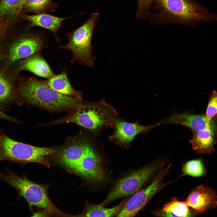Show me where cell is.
Wrapping results in <instances>:
<instances>
[{"instance_id":"obj_20","label":"cell","mask_w":217,"mask_h":217,"mask_svg":"<svg viewBox=\"0 0 217 217\" xmlns=\"http://www.w3.org/2000/svg\"><path fill=\"white\" fill-rule=\"evenodd\" d=\"M26 0H1L0 18L13 26L17 22Z\"/></svg>"},{"instance_id":"obj_21","label":"cell","mask_w":217,"mask_h":217,"mask_svg":"<svg viewBox=\"0 0 217 217\" xmlns=\"http://www.w3.org/2000/svg\"><path fill=\"white\" fill-rule=\"evenodd\" d=\"M156 213L159 216L165 217H190L192 215L184 202L179 201L175 197L164 204L159 212Z\"/></svg>"},{"instance_id":"obj_30","label":"cell","mask_w":217,"mask_h":217,"mask_svg":"<svg viewBox=\"0 0 217 217\" xmlns=\"http://www.w3.org/2000/svg\"></svg>"},{"instance_id":"obj_27","label":"cell","mask_w":217,"mask_h":217,"mask_svg":"<svg viewBox=\"0 0 217 217\" xmlns=\"http://www.w3.org/2000/svg\"><path fill=\"white\" fill-rule=\"evenodd\" d=\"M12 26L9 21L0 18V37L6 35Z\"/></svg>"},{"instance_id":"obj_15","label":"cell","mask_w":217,"mask_h":217,"mask_svg":"<svg viewBox=\"0 0 217 217\" xmlns=\"http://www.w3.org/2000/svg\"><path fill=\"white\" fill-rule=\"evenodd\" d=\"M20 18L29 22V27H39L50 31L55 36L56 41L58 42L59 39L56 32L61 27L63 22L68 18L59 17L45 13L32 15L21 13Z\"/></svg>"},{"instance_id":"obj_11","label":"cell","mask_w":217,"mask_h":217,"mask_svg":"<svg viewBox=\"0 0 217 217\" xmlns=\"http://www.w3.org/2000/svg\"><path fill=\"white\" fill-rule=\"evenodd\" d=\"M161 123L144 126L137 123L128 122L118 118L113 127L114 132L109 139L120 146L127 149L137 136L149 131Z\"/></svg>"},{"instance_id":"obj_16","label":"cell","mask_w":217,"mask_h":217,"mask_svg":"<svg viewBox=\"0 0 217 217\" xmlns=\"http://www.w3.org/2000/svg\"><path fill=\"white\" fill-rule=\"evenodd\" d=\"M18 69L20 71H30L47 79L55 75L47 62L38 52L21 61Z\"/></svg>"},{"instance_id":"obj_22","label":"cell","mask_w":217,"mask_h":217,"mask_svg":"<svg viewBox=\"0 0 217 217\" xmlns=\"http://www.w3.org/2000/svg\"><path fill=\"white\" fill-rule=\"evenodd\" d=\"M56 6L51 0H26L21 13L32 12L38 14L52 11Z\"/></svg>"},{"instance_id":"obj_25","label":"cell","mask_w":217,"mask_h":217,"mask_svg":"<svg viewBox=\"0 0 217 217\" xmlns=\"http://www.w3.org/2000/svg\"><path fill=\"white\" fill-rule=\"evenodd\" d=\"M156 0H138L136 17L142 19L147 17L152 5Z\"/></svg>"},{"instance_id":"obj_26","label":"cell","mask_w":217,"mask_h":217,"mask_svg":"<svg viewBox=\"0 0 217 217\" xmlns=\"http://www.w3.org/2000/svg\"><path fill=\"white\" fill-rule=\"evenodd\" d=\"M217 115V92L213 90L209 99L207 106L206 116L211 120Z\"/></svg>"},{"instance_id":"obj_24","label":"cell","mask_w":217,"mask_h":217,"mask_svg":"<svg viewBox=\"0 0 217 217\" xmlns=\"http://www.w3.org/2000/svg\"><path fill=\"white\" fill-rule=\"evenodd\" d=\"M182 170L184 175H188L194 177L203 176L207 173L203 162L200 159L187 162L184 165Z\"/></svg>"},{"instance_id":"obj_2","label":"cell","mask_w":217,"mask_h":217,"mask_svg":"<svg viewBox=\"0 0 217 217\" xmlns=\"http://www.w3.org/2000/svg\"><path fill=\"white\" fill-rule=\"evenodd\" d=\"M17 93L24 101L50 111L74 109L82 102L54 90L34 77L22 79Z\"/></svg>"},{"instance_id":"obj_19","label":"cell","mask_w":217,"mask_h":217,"mask_svg":"<svg viewBox=\"0 0 217 217\" xmlns=\"http://www.w3.org/2000/svg\"><path fill=\"white\" fill-rule=\"evenodd\" d=\"M128 198L124 200L118 204L111 208L105 207L104 201L98 205L86 202L84 210L77 216L113 217L117 216L121 211Z\"/></svg>"},{"instance_id":"obj_28","label":"cell","mask_w":217,"mask_h":217,"mask_svg":"<svg viewBox=\"0 0 217 217\" xmlns=\"http://www.w3.org/2000/svg\"><path fill=\"white\" fill-rule=\"evenodd\" d=\"M0 119H4L12 122H15V119L12 117L2 112L0 109Z\"/></svg>"},{"instance_id":"obj_7","label":"cell","mask_w":217,"mask_h":217,"mask_svg":"<svg viewBox=\"0 0 217 217\" xmlns=\"http://www.w3.org/2000/svg\"><path fill=\"white\" fill-rule=\"evenodd\" d=\"M153 163L144 167L118 180L104 200L105 205L133 194L153 176L162 164Z\"/></svg>"},{"instance_id":"obj_18","label":"cell","mask_w":217,"mask_h":217,"mask_svg":"<svg viewBox=\"0 0 217 217\" xmlns=\"http://www.w3.org/2000/svg\"><path fill=\"white\" fill-rule=\"evenodd\" d=\"M193 137L190 140L193 149L198 154H209L215 151L214 133L209 129L192 131Z\"/></svg>"},{"instance_id":"obj_10","label":"cell","mask_w":217,"mask_h":217,"mask_svg":"<svg viewBox=\"0 0 217 217\" xmlns=\"http://www.w3.org/2000/svg\"><path fill=\"white\" fill-rule=\"evenodd\" d=\"M46 46L45 39L38 34L29 33L23 35L11 45L9 50V61L13 62L24 59L38 52Z\"/></svg>"},{"instance_id":"obj_6","label":"cell","mask_w":217,"mask_h":217,"mask_svg":"<svg viewBox=\"0 0 217 217\" xmlns=\"http://www.w3.org/2000/svg\"><path fill=\"white\" fill-rule=\"evenodd\" d=\"M99 17L98 13L92 14L83 24L68 34V42L66 45L59 47L71 52V62H77L83 66H92L96 58L93 55L92 37Z\"/></svg>"},{"instance_id":"obj_17","label":"cell","mask_w":217,"mask_h":217,"mask_svg":"<svg viewBox=\"0 0 217 217\" xmlns=\"http://www.w3.org/2000/svg\"><path fill=\"white\" fill-rule=\"evenodd\" d=\"M42 82L54 90L63 94L74 97L81 101L82 92L74 89L68 78L67 70L64 69L60 73L55 74Z\"/></svg>"},{"instance_id":"obj_14","label":"cell","mask_w":217,"mask_h":217,"mask_svg":"<svg viewBox=\"0 0 217 217\" xmlns=\"http://www.w3.org/2000/svg\"><path fill=\"white\" fill-rule=\"evenodd\" d=\"M162 123L182 125L193 131L209 129L215 133L217 130V127L212 119L209 120L205 115L176 114L164 119Z\"/></svg>"},{"instance_id":"obj_8","label":"cell","mask_w":217,"mask_h":217,"mask_svg":"<svg viewBox=\"0 0 217 217\" xmlns=\"http://www.w3.org/2000/svg\"><path fill=\"white\" fill-rule=\"evenodd\" d=\"M163 165V163L162 164L159 172L148 186L138 191L127 200L122 209L116 216H135L154 195L166 185L175 181L163 182V180L169 173L171 164L168 165L164 168Z\"/></svg>"},{"instance_id":"obj_3","label":"cell","mask_w":217,"mask_h":217,"mask_svg":"<svg viewBox=\"0 0 217 217\" xmlns=\"http://www.w3.org/2000/svg\"><path fill=\"white\" fill-rule=\"evenodd\" d=\"M70 115L54 123H74L97 134L104 128H113L118 113L112 106L103 99L95 102H82Z\"/></svg>"},{"instance_id":"obj_5","label":"cell","mask_w":217,"mask_h":217,"mask_svg":"<svg viewBox=\"0 0 217 217\" xmlns=\"http://www.w3.org/2000/svg\"><path fill=\"white\" fill-rule=\"evenodd\" d=\"M50 148L33 146L10 138L0 130V162L8 161L21 164L39 163L49 167L46 157L55 152Z\"/></svg>"},{"instance_id":"obj_23","label":"cell","mask_w":217,"mask_h":217,"mask_svg":"<svg viewBox=\"0 0 217 217\" xmlns=\"http://www.w3.org/2000/svg\"><path fill=\"white\" fill-rule=\"evenodd\" d=\"M12 86L0 74V109L5 110L12 105L15 98Z\"/></svg>"},{"instance_id":"obj_4","label":"cell","mask_w":217,"mask_h":217,"mask_svg":"<svg viewBox=\"0 0 217 217\" xmlns=\"http://www.w3.org/2000/svg\"><path fill=\"white\" fill-rule=\"evenodd\" d=\"M0 179L14 187L27 201L31 209H39L36 215L66 216L53 204L49 197L48 186L38 184L24 176H20L7 169L6 173L0 171Z\"/></svg>"},{"instance_id":"obj_9","label":"cell","mask_w":217,"mask_h":217,"mask_svg":"<svg viewBox=\"0 0 217 217\" xmlns=\"http://www.w3.org/2000/svg\"><path fill=\"white\" fill-rule=\"evenodd\" d=\"M85 179L102 182L106 179L102 159L92 146L72 171Z\"/></svg>"},{"instance_id":"obj_12","label":"cell","mask_w":217,"mask_h":217,"mask_svg":"<svg viewBox=\"0 0 217 217\" xmlns=\"http://www.w3.org/2000/svg\"><path fill=\"white\" fill-rule=\"evenodd\" d=\"M92 146L86 139H80L56 152V159L72 171Z\"/></svg>"},{"instance_id":"obj_29","label":"cell","mask_w":217,"mask_h":217,"mask_svg":"<svg viewBox=\"0 0 217 217\" xmlns=\"http://www.w3.org/2000/svg\"><path fill=\"white\" fill-rule=\"evenodd\" d=\"M0 56H1V55H0Z\"/></svg>"},{"instance_id":"obj_1","label":"cell","mask_w":217,"mask_h":217,"mask_svg":"<svg viewBox=\"0 0 217 217\" xmlns=\"http://www.w3.org/2000/svg\"><path fill=\"white\" fill-rule=\"evenodd\" d=\"M153 5V11L148 17L157 25L174 24L195 27L202 22L217 21V15L194 0H156Z\"/></svg>"},{"instance_id":"obj_13","label":"cell","mask_w":217,"mask_h":217,"mask_svg":"<svg viewBox=\"0 0 217 217\" xmlns=\"http://www.w3.org/2000/svg\"><path fill=\"white\" fill-rule=\"evenodd\" d=\"M184 202L197 212H203L217 207V196L210 187L201 185L191 192Z\"/></svg>"}]
</instances>
